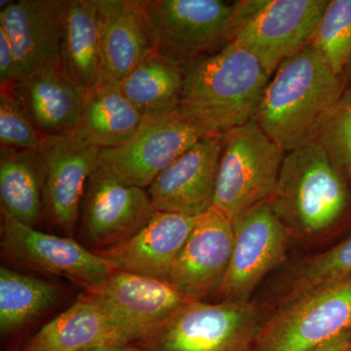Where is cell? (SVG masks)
Returning <instances> with one entry per match:
<instances>
[{
    "label": "cell",
    "instance_id": "6da1fadb",
    "mask_svg": "<svg viewBox=\"0 0 351 351\" xmlns=\"http://www.w3.org/2000/svg\"><path fill=\"white\" fill-rule=\"evenodd\" d=\"M343 91L341 76L311 44L276 69L254 119L287 154L318 141Z\"/></svg>",
    "mask_w": 351,
    "mask_h": 351
},
{
    "label": "cell",
    "instance_id": "7a4b0ae2",
    "mask_svg": "<svg viewBox=\"0 0 351 351\" xmlns=\"http://www.w3.org/2000/svg\"><path fill=\"white\" fill-rule=\"evenodd\" d=\"M184 71L180 112L213 135L255 119L270 80L257 58L232 41Z\"/></svg>",
    "mask_w": 351,
    "mask_h": 351
},
{
    "label": "cell",
    "instance_id": "3957f363",
    "mask_svg": "<svg viewBox=\"0 0 351 351\" xmlns=\"http://www.w3.org/2000/svg\"><path fill=\"white\" fill-rule=\"evenodd\" d=\"M346 180L319 141L285 154L270 206L298 239H313L327 232L348 207Z\"/></svg>",
    "mask_w": 351,
    "mask_h": 351
},
{
    "label": "cell",
    "instance_id": "277c9868",
    "mask_svg": "<svg viewBox=\"0 0 351 351\" xmlns=\"http://www.w3.org/2000/svg\"><path fill=\"white\" fill-rule=\"evenodd\" d=\"M261 328L251 302L188 301L137 346L143 351H253Z\"/></svg>",
    "mask_w": 351,
    "mask_h": 351
},
{
    "label": "cell",
    "instance_id": "5b68a950",
    "mask_svg": "<svg viewBox=\"0 0 351 351\" xmlns=\"http://www.w3.org/2000/svg\"><path fill=\"white\" fill-rule=\"evenodd\" d=\"M328 0L237 1L228 43L256 56L271 77L284 61L313 43Z\"/></svg>",
    "mask_w": 351,
    "mask_h": 351
},
{
    "label": "cell",
    "instance_id": "8992f818",
    "mask_svg": "<svg viewBox=\"0 0 351 351\" xmlns=\"http://www.w3.org/2000/svg\"><path fill=\"white\" fill-rule=\"evenodd\" d=\"M285 154L255 119L221 134L213 209L232 221L269 200Z\"/></svg>",
    "mask_w": 351,
    "mask_h": 351
},
{
    "label": "cell",
    "instance_id": "52a82bcc",
    "mask_svg": "<svg viewBox=\"0 0 351 351\" xmlns=\"http://www.w3.org/2000/svg\"><path fill=\"white\" fill-rule=\"evenodd\" d=\"M209 135L213 134L180 110L144 117L137 132L124 144L101 149L97 170L127 186L149 189L176 159Z\"/></svg>",
    "mask_w": 351,
    "mask_h": 351
},
{
    "label": "cell",
    "instance_id": "ba28073f",
    "mask_svg": "<svg viewBox=\"0 0 351 351\" xmlns=\"http://www.w3.org/2000/svg\"><path fill=\"white\" fill-rule=\"evenodd\" d=\"M351 330V276L279 306L256 351H311Z\"/></svg>",
    "mask_w": 351,
    "mask_h": 351
},
{
    "label": "cell",
    "instance_id": "9c48e42d",
    "mask_svg": "<svg viewBox=\"0 0 351 351\" xmlns=\"http://www.w3.org/2000/svg\"><path fill=\"white\" fill-rule=\"evenodd\" d=\"M1 256L20 267L63 277L84 292L101 287L114 269L95 251L69 237L40 232L1 209Z\"/></svg>",
    "mask_w": 351,
    "mask_h": 351
},
{
    "label": "cell",
    "instance_id": "30bf717a",
    "mask_svg": "<svg viewBox=\"0 0 351 351\" xmlns=\"http://www.w3.org/2000/svg\"><path fill=\"white\" fill-rule=\"evenodd\" d=\"M157 38L158 52L182 69L214 54L228 43L237 1L143 0Z\"/></svg>",
    "mask_w": 351,
    "mask_h": 351
},
{
    "label": "cell",
    "instance_id": "8fae6325",
    "mask_svg": "<svg viewBox=\"0 0 351 351\" xmlns=\"http://www.w3.org/2000/svg\"><path fill=\"white\" fill-rule=\"evenodd\" d=\"M234 245L219 302H249L261 281L285 258L288 230L263 201L233 219Z\"/></svg>",
    "mask_w": 351,
    "mask_h": 351
},
{
    "label": "cell",
    "instance_id": "7c38bea8",
    "mask_svg": "<svg viewBox=\"0 0 351 351\" xmlns=\"http://www.w3.org/2000/svg\"><path fill=\"white\" fill-rule=\"evenodd\" d=\"M101 149L77 130L44 136L38 149L45 169L44 210L58 228L73 237L90 177Z\"/></svg>",
    "mask_w": 351,
    "mask_h": 351
},
{
    "label": "cell",
    "instance_id": "4fadbf2b",
    "mask_svg": "<svg viewBox=\"0 0 351 351\" xmlns=\"http://www.w3.org/2000/svg\"><path fill=\"white\" fill-rule=\"evenodd\" d=\"M233 245L232 221L212 208L196 219L171 267L168 282L189 301L206 302L223 286Z\"/></svg>",
    "mask_w": 351,
    "mask_h": 351
},
{
    "label": "cell",
    "instance_id": "5bb4252c",
    "mask_svg": "<svg viewBox=\"0 0 351 351\" xmlns=\"http://www.w3.org/2000/svg\"><path fill=\"white\" fill-rule=\"evenodd\" d=\"M221 135L206 136L176 159L147 189L156 212L197 218L214 206Z\"/></svg>",
    "mask_w": 351,
    "mask_h": 351
},
{
    "label": "cell",
    "instance_id": "9a60e30c",
    "mask_svg": "<svg viewBox=\"0 0 351 351\" xmlns=\"http://www.w3.org/2000/svg\"><path fill=\"white\" fill-rule=\"evenodd\" d=\"M156 210L147 191L127 186L96 170L88 181L83 228L97 250L126 241L151 221Z\"/></svg>",
    "mask_w": 351,
    "mask_h": 351
},
{
    "label": "cell",
    "instance_id": "2e32d148",
    "mask_svg": "<svg viewBox=\"0 0 351 351\" xmlns=\"http://www.w3.org/2000/svg\"><path fill=\"white\" fill-rule=\"evenodd\" d=\"M140 339L96 297L84 292L32 335L20 351H85L137 345Z\"/></svg>",
    "mask_w": 351,
    "mask_h": 351
},
{
    "label": "cell",
    "instance_id": "e0dca14e",
    "mask_svg": "<svg viewBox=\"0 0 351 351\" xmlns=\"http://www.w3.org/2000/svg\"><path fill=\"white\" fill-rule=\"evenodd\" d=\"M66 5L68 0H19L0 11V27L17 60L18 82L32 71L61 61Z\"/></svg>",
    "mask_w": 351,
    "mask_h": 351
},
{
    "label": "cell",
    "instance_id": "ac0fdd59",
    "mask_svg": "<svg viewBox=\"0 0 351 351\" xmlns=\"http://www.w3.org/2000/svg\"><path fill=\"white\" fill-rule=\"evenodd\" d=\"M94 2L100 17L103 82L119 83L158 52V38L143 0Z\"/></svg>",
    "mask_w": 351,
    "mask_h": 351
},
{
    "label": "cell",
    "instance_id": "d6986e66",
    "mask_svg": "<svg viewBox=\"0 0 351 351\" xmlns=\"http://www.w3.org/2000/svg\"><path fill=\"white\" fill-rule=\"evenodd\" d=\"M197 218L156 212L147 226L131 239L95 252L115 270L167 281L171 267Z\"/></svg>",
    "mask_w": 351,
    "mask_h": 351
},
{
    "label": "cell",
    "instance_id": "ffe728a7",
    "mask_svg": "<svg viewBox=\"0 0 351 351\" xmlns=\"http://www.w3.org/2000/svg\"><path fill=\"white\" fill-rule=\"evenodd\" d=\"M12 92L43 135H63L80 127L86 95L69 77L62 60L25 75Z\"/></svg>",
    "mask_w": 351,
    "mask_h": 351
},
{
    "label": "cell",
    "instance_id": "44dd1931",
    "mask_svg": "<svg viewBox=\"0 0 351 351\" xmlns=\"http://www.w3.org/2000/svg\"><path fill=\"white\" fill-rule=\"evenodd\" d=\"M90 294L141 339L189 301L168 281L119 270Z\"/></svg>",
    "mask_w": 351,
    "mask_h": 351
},
{
    "label": "cell",
    "instance_id": "7402d4cb",
    "mask_svg": "<svg viewBox=\"0 0 351 351\" xmlns=\"http://www.w3.org/2000/svg\"><path fill=\"white\" fill-rule=\"evenodd\" d=\"M61 58L69 77L85 95L103 82L100 17L94 0H68Z\"/></svg>",
    "mask_w": 351,
    "mask_h": 351
},
{
    "label": "cell",
    "instance_id": "603a6c76",
    "mask_svg": "<svg viewBox=\"0 0 351 351\" xmlns=\"http://www.w3.org/2000/svg\"><path fill=\"white\" fill-rule=\"evenodd\" d=\"M45 169L38 152L1 147L0 201L13 218L36 228L44 210Z\"/></svg>",
    "mask_w": 351,
    "mask_h": 351
},
{
    "label": "cell",
    "instance_id": "cb8c5ba5",
    "mask_svg": "<svg viewBox=\"0 0 351 351\" xmlns=\"http://www.w3.org/2000/svg\"><path fill=\"white\" fill-rule=\"evenodd\" d=\"M144 117L122 93L119 83L103 82L85 96L77 131L100 149L124 144Z\"/></svg>",
    "mask_w": 351,
    "mask_h": 351
},
{
    "label": "cell",
    "instance_id": "d4e9b609",
    "mask_svg": "<svg viewBox=\"0 0 351 351\" xmlns=\"http://www.w3.org/2000/svg\"><path fill=\"white\" fill-rule=\"evenodd\" d=\"M64 290L57 283L0 267V332L22 331L62 301Z\"/></svg>",
    "mask_w": 351,
    "mask_h": 351
},
{
    "label": "cell",
    "instance_id": "484cf974",
    "mask_svg": "<svg viewBox=\"0 0 351 351\" xmlns=\"http://www.w3.org/2000/svg\"><path fill=\"white\" fill-rule=\"evenodd\" d=\"M184 71L157 52L147 58L119 83L122 93L144 117H159L179 110Z\"/></svg>",
    "mask_w": 351,
    "mask_h": 351
},
{
    "label": "cell",
    "instance_id": "4316f807",
    "mask_svg": "<svg viewBox=\"0 0 351 351\" xmlns=\"http://www.w3.org/2000/svg\"><path fill=\"white\" fill-rule=\"evenodd\" d=\"M350 276L351 235L329 250L302 261L293 269L281 293L279 306Z\"/></svg>",
    "mask_w": 351,
    "mask_h": 351
},
{
    "label": "cell",
    "instance_id": "83f0119b",
    "mask_svg": "<svg viewBox=\"0 0 351 351\" xmlns=\"http://www.w3.org/2000/svg\"><path fill=\"white\" fill-rule=\"evenodd\" d=\"M311 45L336 75H343L351 60V0L328 2Z\"/></svg>",
    "mask_w": 351,
    "mask_h": 351
},
{
    "label": "cell",
    "instance_id": "f1b7e54d",
    "mask_svg": "<svg viewBox=\"0 0 351 351\" xmlns=\"http://www.w3.org/2000/svg\"><path fill=\"white\" fill-rule=\"evenodd\" d=\"M318 141L343 179H351V86L332 108Z\"/></svg>",
    "mask_w": 351,
    "mask_h": 351
},
{
    "label": "cell",
    "instance_id": "f546056e",
    "mask_svg": "<svg viewBox=\"0 0 351 351\" xmlns=\"http://www.w3.org/2000/svg\"><path fill=\"white\" fill-rule=\"evenodd\" d=\"M32 123L11 89L0 91V143L1 147L38 152L44 138Z\"/></svg>",
    "mask_w": 351,
    "mask_h": 351
},
{
    "label": "cell",
    "instance_id": "4dcf8cb0",
    "mask_svg": "<svg viewBox=\"0 0 351 351\" xmlns=\"http://www.w3.org/2000/svg\"><path fill=\"white\" fill-rule=\"evenodd\" d=\"M19 80L17 60L8 36L0 27V85L1 89H11Z\"/></svg>",
    "mask_w": 351,
    "mask_h": 351
},
{
    "label": "cell",
    "instance_id": "1f68e13d",
    "mask_svg": "<svg viewBox=\"0 0 351 351\" xmlns=\"http://www.w3.org/2000/svg\"><path fill=\"white\" fill-rule=\"evenodd\" d=\"M351 348V330L339 335L337 338L318 346L311 351H350Z\"/></svg>",
    "mask_w": 351,
    "mask_h": 351
},
{
    "label": "cell",
    "instance_id": "d6a6232c",
    "mask_svg": "<svg viewBox=\"0 0 351 351\" xmlns=\"http://www.w3.org/2000/svg\"><path fill=\"white\" fill-rule=\"evenodd\" d=\"M85 351H143L137 345L126 346H108V348H94Z\"/></svg>",
    "mask_w": 351,
    "mask_h": 351
},
{
    "label": "cell",
    "instance_id": "836d02e7",
    "mask_svg": "<svg viewBox=\"0 0 351 351\" xmlns=\"http://www.w3.org/2000/svg\"><path fill=\"white\" fill-rule=\"evenodd\" d=\"M348 75L350 76V78L351 80V60H350V64H348Z\"/></svg>",
    "mask_w": 351,
    "mask_h": 351
},
{
    "label": "cell",
    "instance_id": "e575fe53",
    "mask_svg": "<svg viewBox=\"0 0 351 351\" xmlns=\"http://www.w3.org/2000/svg\"><path fill=\"white\" fill-rule=\"evenodd\" d=\"M350 351H351V348H350Z\"/></svg>",
    "mask_w": 351,
    "mask_h": 351
}]
</instances>
